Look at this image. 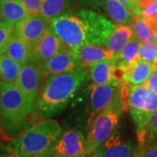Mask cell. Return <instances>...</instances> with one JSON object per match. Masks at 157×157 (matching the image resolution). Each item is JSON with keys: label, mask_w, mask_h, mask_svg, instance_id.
I'll return each mask as SVG.
<instances>
[{"label": "cell", "mask_w": 157, "mask_h": 157, "mask_svg": "<svg viewBox=\"0 0 157 157\" xmlns=\"http://www.w3.org/2000/svg\"><path fill=\"white\" fill-rule=\"evenodd\" d=\"M115 25L101 14L82 10L52 19L49 29L64 45L74 52L85 45H101Z\"/></svg>", "instance_id": "6da1fadb"}, {"label": "cell", "mask_w": 157, "mask_h": 157, "mask_svg": "<svg viewBox=\"0 0 157 157\" xmlns=\"http://www.w3.org/2000/svg\"><path fill=\"white\" fill-rule=\"evenodd\" d=\"M88 77L86 68L46 76L37 100L38 117L50 119L63 111Z\"/></svg>", "instance_id": "7a4b0ae2"}, {"label": "cell", "mask_w": 157, "mask_h": 157, "mask_svg": "<svg viewBox=\"0 0 157 157\" xmlns=\"http://www.w3.org/2000/svg\"><path fill=\"white\" fill-rule=\"evenodd\" d=\"M38 116L33 107L15 83L0 80V125L11 139L22 134Z\"/></svg>", "instance_id": "3957f363"}, {"label": "cell", "mask_w": 157, "mask_h": 157, "mask_svg": "<svg viewBox=\"0 0 157 157\" xmlns=\"http://www.w3.org/2000/svg\"><path fill=\"white\" fill-rule=\"evenodd\" d=\"M131 86L128 81L117 86L110 103L90 121L86 137V155H92L117 130L120 119L128 109Z\"/></svg>", "instance_id": "277c9868"}, {"label": "cell", "mask_w": 157, "mask_h": 157, "mask_svg": "<svg viewBox=\"0 0 157 157\" xmlns=\"http://www.w3.org/2000/svg\"><path fill=\"white\" fill-rule=\"evenodd\" d=\"M62 133V127L57 121L44 119L11 140V152L17 157H44Z\"/></svg>", "instance_id": "5b68a950"}, {"label": "cell", "mask_w": 157, "mask_h": 157, "mask_svg": "<svg viewBox=\"0 0 157 157\" xmlns=\"http://www.w3.org/2000/svg\"><path fill=\"white\" fill-rule=\"evenodd\" d=\"M128 109L136 127L140 146L147 140V133L151 119L157 109V94L145 85L132 86L128 98Z\"/></svg>", "instance_id": "8992f818"}, {"label": "cell", "mask_w": 157, "mask_h": 157, "mask_svg": "<svg viewBox=\"0 0 157 157\" xmlns=\"http://www.w3.org/2000/svg\"><path fill=\"white\" fill-rule=\"evenodd\" d=\"M86 155V144L83 132L78 129H68L62 133L44 157L85 156Z\"/></svg>", "instance_id": "52a82bcc"}, {"label": "cell", "mask_w": 157, "mask_h": 157, "mask_svg": "<svg viewBox=\"0 0 157 157\" xmlns=\"http://www.w3.org/2000/svg\"><path fill=\"white\" fill-rule=\"evenodd\" d=\"M44 77L40 67L28 62L23 65L15 84L29 103L37 109V100Z\"/></svg>", "instance_id": "ba28073f"}, {"label": "cell", "mask_w": 157, "mask_h": 157, "mask_svg": "<svg viewBox=\"0 0 157 157\" xmlns=\"http://www.w3.org/2000/svg\"><path fill=\"white\" fill-rule=\"evenodd\" d=\"M50 20L41 14H29L14 26V33L33 46L50 26Z\"/></svg>", "instance_id": "9c48e42d"}, {"label": "cell", "mask_w": 157, "mask_h": 157, "mask_svg": "<svg viewBox=\"0 0 157 157\" xmlns=\"http://www.w3.org/2000/svg\"><path fill=\"white\" fill-rule=\"evenodd\" d=\"M140 153L134 144L116 130L95 151L93 157H136Z\"/></svg>", "instance_id": "30bf717a"}, {"label": "cell", "mask_w": 157, "mask_h": 157, "mask_svg": "<svg viewBox=\"0 0 157 157\" xmlns=\"http://www.w3.org/2000/svg\"><path fill=\"white\" fill-rule=\"evenodd\" d=\"M65 47L66 45L50 29H48L46 33L33 46L30 62L38 67H41Z\"/></svg>", "instance_id": "8fae6325"}, {"label": "cell", "mask_w": 157, "mask_h": 157, "mask_svg": "<svg viewBox=\"0 0 157 157\" xmlns=\"http://www.w3.org/2000/svg\"><path fill=\"white\" fill-rule=\"evenodd\" d=\"M39 67L44 78L51 74H59L82 68L76 58V53L67 46Z\"/></svg>", "instance_id": "7c38bea8"}, {"label": "cell", "mask_w": 157, "mask_h": 157, "mask_svg": "<svg viewBox=\"0 0 157 157\" xmlns=\"http://www.w3.org/2000/svg\"><path fill=\"white\" fill-rule=\"evenodd\" d=\"M117 86L112 84L90 86V99L86 113H88V123L93 118L104 109L113 97Z\"/></svg>", "instance_id": "4fadbf2b"}, {"label": "cell", "mask_w": 157, "mask_h": 157, "mask_svg": "<svg viewBox=\"0 0 157 157\" xmlns=\"http://www.w3.org/2000/svg\"><path fill=\"white\" fill-rule=\"evenodd\" d=\"M75 53L82 68L89 67L95 62L111 59L115 55L114 52L106 47L95 45H83Z\"/></svg>", "instance_id": "5bb4252c"}, {"label": "cell", "mask_w": 157, "mask_h": 157, "mask_svg": "<svg viewBox=\"0 0 157 157\" xmlns=\"http://www.w3.org/2000/svg\"><path fill=\"white\" fill-rule=\"evenodd\" d=\"M0 10L5 23L11 26H15L30 14L22 0H0Z\"/></svg>", "instance_id": "9a60e30c"}, {"label": "cell", "mask_w": 157, "mask_h": 157, "mask_svg": "<svg viewBox=\"0 0 157 157\" xmlns=\"http://www.w3.org/2000/svg\"><path fill=\"white\" fill-rule=\"evenodd\" d=\"M134 36L135 34L131 26L121 25H115L109 37L101 45L116 54L123 49L124 46Z\"/></svg>", "instance_id": "2e32d148"}, {"label": "cell", "mask_w": 157, "mask_h": 157, "mask_svg": "<svg viewBox=\"0 0 157 157\" xmlns=\"http://www.w3.org/2000/svg\"><path fill=\"white\" fill-rule=\"evenodd\" d=\"M32 52L33 46L14 33L8 43L5 53L23 66L31 61Z\"/></svg>", "instance_id": "e0dca14e"}, {"label": "cell", "mask_w": 157, "mask_h": 157, "mask_svg": "<svg viewBox=\"0 0 157 157\" xmlns=\"http://www.w3.org/2000/svg\"><path fill=\"white\" fill-rule=\"evenodd\" d=\"M104 7L113 22L121 25L132 26L135 14L119 0H106Z\"/></svg>", "instance_id": "ac0fdd59"}, {"label": "cell", "mask_w": 157, "mask_h": 157, "mask_svg": "<svg viewBox=\"0 0 157 157\" xmlns=\"http://www.w3.org/2000/svg\"><path fill=\"white\" fill-rule=\"evenodd\" d=\"M113 59L95 62L89 67V76L94 84L113 85Z\"/></svg>", "instance_id": "d6986e66"}, {"label": "cell", "mask_w": 157, "mask_h": 157, "mask_svg": "<svg viewBox=\"0 0 157 157\" xmlns=\"http://www.w3.org/2000/svg\"><path fill=\"white\" fill-rule=\"evenodd\" d=\"M134 34L140 43L157 42V30L151 23L140 15H134Z\"/></svg>", "instance_id": "ffe728a7"}, {"label": "cell", "mask_w": 157, "mask_h": 157, "mask_svg": "<svg viewBox=\"0 0 157 157\" xmlns=\"http://www.w3.org/2000/svg\"><path fill=\"white\" fill-rule=\"evenodd\" d=\"M140 41L134 36L129 40V42L124 46V48L120 52L116 53L113 57V61L116 65L123 66L129 68L135 62L139 59V49H140Z\"/></svg>", "instance_id": "44dd1931"}, {"label": "cell", "mask_w": 157, "mask_h": 157, "mask_svg": "<svg viewBox=\"0 0 157 157\" xmlns=\"http://www.w3.org/2000/svg\"><path fill=\"white\" fill-rule=\"evenodd\" d=\"M153 72L152 63L138 59L130 67L127 73V80L133 86L144 85Z\"/></svg>", "instance_id": "7402d4cb"}, {"label": "cell", "mask_w": 157, "mask_h": 157, "mask_svg": "<svg viewBox=\"0 0 157 157\" xmlns=\"http://www.w3.org/2000/svg\"><path fill=\"white\" fill-rule=\"evenodd\" d=\"M22 65L6 53L0 54V80L15 83Z\"/></svg>", "instance_id": "603a6c76"}, {"label": "cell", "mask_w": 157, "mask_h": 157, "mask_svg": "<svg viewBox=\"0 0 157 157\" xmlns=\"http://www.w3.org/2000/svg\"><path fill=\"white\" fill-rule=\"evenodd\" d=\"M69 0H41V15L52 21L68 13Z\"/></svg>", "instance_id": "cb8c5ba5"}, {"label": "cell", "mask_w": 157, "mask_h": 157, "mask_svg": "<svg viewBox=\"0 0 157 157\" xmlns=\"http://www.w3.org/2000/svg\"><path fill=\"white\" fill-rule=\"evenodd\" d=\"M140 16L146 18L157 30V0H140Z\"/></svg>", "instance_id": "d4e9b609"}, {"label": "cell", "mask_w": 157, "mask_h": 157, "mask_svg": "<svg viewBox=\"0 0 157 157\" xmlns=\"http://www.w3.org/2000/svg\"><path fill=\"white\" fill-rule=\"evenodd\" d=\"M138 56L139 59L153 63L157 57V42L141 43Z\"/></svg>", "instance_id": "484cf974"}, {"label": "cell", "mask_w": 157, "mask_h": 157, "mask_svg": "<svg viewBox=\"0 0 157 157\" xmlns=\"http://www.w3.org/2000/svg\"><path fill=\"white\" fill-rule=\"evenodd\" d=\"M14 34V26L6 23L0 25V54L6 52L8 43Z\"/></svg>", "instance_id": "4316f807"}, {"label": "cell", "mask_w": 157, "mask_h": 157, "mask_svg": "<svg viewBox=\"0 0 157 157\" xmlns=\"http://www.w3.org/2000/svg\"><path fill=\"white\" fill-rule=\"evenodd\" d=\"M140 150V157H157V139L147 140Z\"/></svg>", "instance_id": "83f0119b"}, {"label": "cell", "mask_w": 157, "mask_h": 157, "mask_svg": "<svg viewBox=\"0 0 157 157\" xmlns=\"http://www.w3.org/2000/svg\"><path fill=\"white\" fill-rule=\"evenodd\" d=\"M31 14H41V0H22Z\"/></svg>", "instance_id": "f1b7e54d"}, {"label": "cell", "mask_w": 157, "mask_h": 157, "mask_svg": "<svg viewBox=\"0 0 157 157\" xmlns=\"http://www.w3.org/2000/svg\"><path fill=\"white\" fill-rule=\"evenodd\" d=\"M153 139H157V109L152 117L147 133L146 140H153Z\"/></svg>", "instance_id": "f546056e"}, {"label": "cell", "mask_w": 157, "mask_h": 157, "mask_svg": "<svg viewBox=\"0 0 157 157\" xmlns=\"http://www.w3.org/2000/svg\"><path fill=\"white\" fill-rule=\"evenodd\" d=\"M144 85L152 92L157 94V70H153L150 77Z\"/></svg>", "instance_id": "4dcf8cb0"}, {"label": "cell", "mask_w": 157, "mask_h": 157, "mask_svg": "<svg viewBox=\"0 0 157 157\" xmlns=\"http://www.w3.org/2000/svg\"><path fill=\"white\" fill-rule=\"evenodd\" d=\"M121 3H122L126 7H128L130 11H132L134 14L140 15V10H139V6L138 0H119Z\"/></svg>", "instance_id": "1f68e13d"}, {"label": "cell", "mask_w": 157, "mask_h": 157, "mask_svg": "<svg viewBox=\"0 0 157 157\" xmlns=\"http://www.w3.org/2000/svg\"><path fill=\"white\" fill-rule=\"evenodd\" d=\"M79 1L81 4H83L85 6L98 8V7L104 6L106 0H79Z\"/></svg>", "instance_id": "d6a6232c"}, {"label": "cell", "mask_w": 157, "mask_h": 157, "mask_svg": "<svg viewBox=\"0 0 157 157\" xmlns=\"http://www.w3.org/2000/svg\"><path fill=\"white\" fill-rule=\"evenodd\" d=\"M10 140V139L6 136V134L4 133V131H3L2 128L0 127V141H2V140Z\"/></svg>", "instance_id": "836d02e7"}, {"label": "cell", "mask_w": 157, "mask_h": 157, "mask_svg": "<svg viewBox=\"0 0 157 157\" xmlns=\"http://www.w3.org/2000/svg\"><path fill=\"white\" fill-rule=\"evenodd\" d=\"M0 157H17L14 153H10V154H7V153H5V154H0Z\"/></svg>", "instance_id": "e575fe53"}, {"label": "cell", "mask_w": 157, "mask_h": 157, "mask_svg": "<svg viewBox=\"0 0 157 157\" xmlns=\"http://www.w3.org/2000/svg\"><path fill=\"white\" fill-rule=\"evenodd\" d=\"M152 67H153V70H157V57L152 63Z\"/></svg>", "instance_id": "d590c367"}, {"label": "cell", "mask_w": 157, "mask_h": 157, "mask_svg": "<svg viewBox=\"0 0 157 157\" xmlns=\"http://www.w3.org/2000/svg\"><path fill=\"white\" fill-rule=\"evenodd\" d=\"M5 21H4V17H3V15H2V12H1V10H0V25L4 24Z\"/></svg>", "instance_id": "8d00e7d4"}, {"label": "cell", "mask_w": 157, "mask_h": 157, "mask_svg": "<svg viewBox=\"0 0 157 157\" xmlns=\"http://www.w3.org/2000/svg\"><path fill=\"white\" fill-rule=\"evenodd\" d=\"M136 157H140V153H139V155H137Z\"/></svg>", "instance_id": "74e56055"}, {"label": "cell", "mask_w": 157, "mask_h": 157, "mask_svg": "<svg viewBox=\"0 0 157 157\" xmlns=\"http://www.w3.org/2000/svg\"><path fill=\"white\" fill-rule=\"evenodd\" d=\"M73 157H85V156H73Z\"/></svg>", "instance_id": "f35d334b"}, {"label": "cell", "mask_w": 157, "mask_h": 157, "mask_svg": "<svg viewBox=\"0 0 157 157\" xmlns=\"http://www.w3.org/2000/svg\"><path fill=\"white\" fill-rule=\"evenodd\" d=\"M30 157H36V156H30Z\"/></svg>", "instance_id": "ab89813d"}, {"label": "cell", "mask_w": 157, "mask_h": 157, "mask_svg": "<svg viewBox=\"0 0 157 157\" xmlns=\"http://www.w3.org/2000/svg\"><path fill=\"white\" fill-rule=\"evenodd\" d=\"M138 1H140V0H138Z\"/></svg>", "instance_id": "60d3db41"}, {"label": "cell", "mask_w": 157, "mask_h": 157, "mask_svg": "<svg viewBox=\"0 0 157 157\" xmlns=\"http://www.w3.org/2000/svg\"><path fill=\"white\" fill-rule=\"evenodd\" d=\"M0 127H1V125H0Z\"/></svg>", "instance_id": "b9f144b4"}, {"label": "cell", "mask_w": 157, "mask_h": 157, "mask_svg": "<svg viewBox=\"0 0 157 157\" xmlns=\"http://www.w3.org/2000/svg\"><path fill=\"white\" fill-rule=\"evenodd\" d=\"M92 157H93V156H92Z\"/></svg>", "instance_id": "7bdbcfd3"}]
</instances>
